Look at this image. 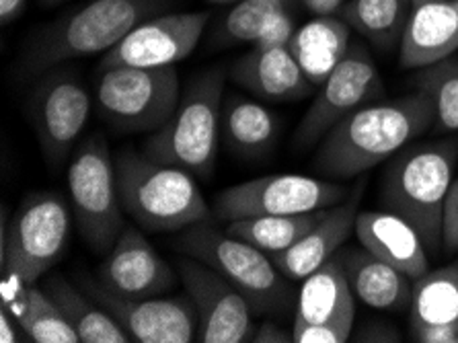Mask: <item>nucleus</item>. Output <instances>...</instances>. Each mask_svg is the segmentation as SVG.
Listing matches in <instances>:
<instances>
[{"mask_svg": "<svg viewBox=\"0 0 458 343\" xmlns=\"http://www.w3.org/2000/svg\"><path fill=\"white\" fill-rule=\"evenodd\" d=\"M360 192H362V187L353 189L342 204L327 208L323 219L307 235H302L293 247L269 255L274 259L276 268L288 279L296 282V279L309 278L312 271L327 263L331 257H335L342 244L356 230Z\"/></svg>", "mask_w": 458, "mask_h": 343, "instance_id": "f3484780", "label": "nucleus"}, {"mask_svg": "<svg viewBox=\"0 0 458 343\" xmlns=\"http://www.w3.org/2000/svg\"><path fill=\"white\" fill-rule=\"evenodd\" d=\"M411 331L458 323V259L413 279Z\"/></svg>", "mask_w": 458, "mask_h": 343, "instance_id": "bb28decb", "label": "nucleus"}, {"mask_svg": "<svg viewBox=\"0 0 458 343\" xmlns=\"http://www.w3.org/2000/svg\"><path fill=\"white\" fill-rule=\"evenodd\" d=\"M177 274L198 311V341L245 343L253 339L255 313L251 304L218 270L196 257L182 255L177 262Z\"/></svg>", "mask_w": 458, "mask_h": 343, "instance_id": "ddd939ff", "label": "nucleus"}, {"mask_svg": "<svg viewBox=\"0 0 458 343\" xmlns=\"http://www.w3.org/2000/svg\"><path fill=\"white\" fill-rule=\"evenodd\" d=\"M294 33H296L294 21H293V17H290L288 9H284L277 13L272 21H269V25L266 27V31H263V35L255 46H259V47L288 46Z\"/></svg>", "mask_w": 458, "mask_h": 343, "instance_id": "72a5a7b5", "label": "nucleus"}, {"mask_svg": "<svg viewBox=\"0 0 458 343\" xmlns=\"http://www.w3.org/2000/svg\"><path fill=\"white\" fill-rule=\"evenodd\" d=\"M458 50V6L454 0L415 4L399 41V64L420 70L446 60Z\"/></svg>", "mask_w": 458, "mask_h": 343, "instance_id": "a211bd4d", "label": "nucleus"}, {"mask_svg": "<svg viewBox=\"0 0 458 343\" xmlns=\"http://www.w3.org/2000/svg\"><path fill=\"white\" fill-rule=\"evenodd\" d=\"M0 341L3 343L27 341L23 329H21L19 321L15 319V314L11 313V309L4 303L0 304Z\"/></svg>", "mask_w": 458, "mask_h": 343, "instance_id": "c9c22d12", "label": "nucleus"}, {"mask_svg": "<svg viewBox=\"0 0 458 343\" xmlns=\"http://www.w3.org/2000/svg\"><path fill=\"white\" fill-rule=\"evenodd\" d=\"M401 335L394 331L393 327H386V325H380V327H374V325H366L362 331L358 333V341H399Z\"/></svg>", "mask_w": 458, "mask_h": 343, "instance_id": "4c0bfd02", "label": "nucleus"}, {"mask_svg": "<svg viewBox=\"0 0 458 343\" xmlns=\"http://www.w3.org/2000/svg\"><path fill=\"white\" fill-rule=\"evenodd\" d=\"M442 251L448 255L458 251V177H454L453 185H450L446 204H444Z\"/></svg>", "mask_w": 458, "mask_h": 343, "instance_id": "473e14b6", "label": "nucleus"}, {"mask_svg": "<svg viewBox=\"0 0 458 343\" xmlns=\"http://www.w3.org/2000/svg\"><path fill=\"white\" fill-rule=\"evenodd\" d=\"M282 3H286V4H288V0H282Z\"/></svg>", "mask_w": 458, "mask_h": 343, "instance_id": "c03bdc74", "label": "nucleus"}, {"mask_svg": "<svg viewBox=\"0 0 458 343\" xmlns=\"http://www.w3.org/2000/svg\"><path fill=\"white\" fill-rule=\"evenodd\" d=\"M95 279L122 296L152 298L175 286V271L147 241L140 227L126 224L114 249L97 268Z\"/></svg>", "mask_w": 458, "mask_h": 343, "instance_id": "dca6fc26", "label": "nucleus"}, {"mask_svg": "<svg viewBox=\"0 0 458 343\" xmlns=\"http://www.w3.org/2000/svg\"><path fill=\"white\" fill-rule=\"evenodd\" d=\"M348 195V189L333 181L282 173L222 189L212 212L222 222L269 214H307L342 204Z\"/></svg>", "mask_w": 458, "mask_h": 343, "instance_id": "9b49d317", "label": "nucleus"}, {"mask_svg": "<svg viewBox=\"0 0 458 343\" xmlns=\"http://www.w3.org/2000/svg\"><path fill=\"white\" fill-rule=\"evenodd\" d=\"M288 9L282 0H241L216 30L220 46L257 44L277 13Z\"/></svg>", "mask_w": 458, "mask_h": 343, "instance_id": "7c9ffc66", "label": "nucleus"}, {"mask_svg": "<svg viewBox=\"0 0 458 343\" xmlns=\"http://www.w3.org/2000/svg\"><path fill=\"white\" fill-rule=\"evenodd\" d=\"M302 4L317 17H331L333 13L342 9L344 0H302Z\"/></svg>", "mask_w": 458, "mask_h": 343, "instance_id": "ea45409f", "label": "nucleus"}, {"mask_svg": "<svg viewBox=\"0 0 458 343\" xmlns=\"http://www.w3.org/2000/svg\"><path fill=\"white\" fill-rule=\"evenodd\" d=\"M50 298L58 304L68 323L79 333L81 343H131L123 329L111 314L82 288H76L64 276L52 274L41 284Z\"/></svg>", "mask_w": 458, "mask_h": 343, "instance_id": "393cba45", "label": "nucleus"}, {"mask_svg": "<svg viewBox=\"0 0 458 343\" xmlns=\"http://www.w3.org/2000/svg\"><path fill=\"white\" fill-rule=\"evenodd\" d=\"M385 97V82L377 62L364 46L352 44L345 58L325 79L310 107L298 124L296 149H310L321 142L323 136L350 116L353 109Z\"/></svg>", "mask_w": 458, "mask_h": 343, "instance_id": "f8f14e48", "label": "nucleus"}, {"mask_svg": "<svg viewBox=\"0 0 458 343\" xmlns=\"http://www.w3.org/2000/svg\"><path fill=\"white\" fill-rule=\"evenodd\" d=\"M418 90L434 101L436 125L444 132H458V58L450 56L432 66L420 68L413 79Z\"/></svg>", "mask_w": 458, "mask_h": 343, "instance_id": "c756f323", "label": "nucleus"}, {"mask_svg": "<svg viewBox=\"0 0 458 343\" xmlns=\"http://www.w3.org/2000/svg\"><path fill=\"white\" fill-rule=\"evenodd\" d=\"M337 323H356V294L352 292L339 255L302 279L294 313V325Z\"/></svg>", "mask_w": 458, "mask_h": 343, "instance_id": "412c9836", "label": "nucleus"}, {"mask_svg": "<svg viewBox=\"0 0 458 343\" xmlns=\"http://www.w3.org/2000/svg\"><path fill=\"white\" fill-rule=\"evenodd\" d=\"M458 140L407 146L394 155L380 184V202L418 230L428 253L442 251L444 204L454 181Z\"/></svg>", "mask_w": 458, "mask_h": 343, "instance_id": "7ed1b4c3", "label": "nucleus"}, {"mask_svg": "<svg viewBox=\"0 0 458 343\" xmlns=\"http://www.w3.org/2000/svg\"><path fill=\"white\" fill-rule=\"evenodd\" d=\"M432 125L434 101L421 90L366 103L333 125L317 144L315 169L333 179L358 177L399 155Z\"/></svg>", "mask_w": 458, "mask_h": 343, "instance_id": "f257e3e1", "label": "nucleus"}, {"mask_svg": "<svg viewBox=\"0 0 458 343\" xmlns=\"http://www.w3.org/2000/svg\"><path fill=\"white\" fill-rule=\"evenodd\" d=\"M413 11V0H350L344 19L380 50L399 46L401 35Z\"/></svg>", "mask_w": 458, "mask_h": 343, "instance_id": "c85d7f7f", "label": "nucleus"}, {"mask_svg": "<svg viewBox=\"0 0 458 343\" xmlns=\"http://www.w3.org/2000/svg\"><path fill=\"white\" fill-rule=\"evenodd\" d=\"M68 0H39L41 6H46V9H52V6H58V4H64Z\"/></svg>", "mask_w": 458, "mask_h": 343, "instance_id": "a19ab883", "label": "nucleus"}, {"mask_svg": "<svg viewBox=\"0 0 458 343\" xmlns=\"http://www.w3.org/2000/svg\"><path fill=\"white\" fill-rule=\"evenodd\" d=\"M352 31L348 21L335 17H317L298 27L288 47L312 85L321 87L345 58L352 46Z\"/></svg>", "mask_w": 458, "mask_h": 343, "instance_id": "5701e85b", "label": "nucleus"}, {"mask_svg": "<svg viewBox=\"0 0 458 343\" xmlns=\"http://www.w3.org/2000/svg\"><path fill=\"white\" fill-rule=\"evenodd\" d=\"M411 335L420 343H458V323L413 329Z\"/></svg>", "mask_w": 458, "mask_h": 343, "instance_id": "f704fd0d", "label": "nucleus"}, {"mask_svg": "<svg viewBox=\"0 0 458 343\" xmlns=\"http://www.w3.org/2000/svg\"><path fill=\"white\" fill-rule=\"evenodd\" d=\"M81 288L93 296L138 343L198 341V311L187 294L175 298H130L107 290L91 278H82Z\"/></svg>", "mask_w": 458, "mask_h": 343, "instance_id": "4468645a", "label": "nucleus"}, {"mask_svg": "<svg viewBox=\"0 0 458 343\" xmlns=\"http://www.w3.org/2000/svg\"><path fill=\"white\" fill-rule=\"evenodd\" d=\"M214 4H226V3H233V0H210Z\"/></svg>", "mask_w": 458, "mask_h": 343, "instance_id": "79ce46f5", "label": "nucleus"}, {"mask_svg": "<svg viewBox=\"0 0 458 343\" xmlns=\"http://www.w3.org/2000/svg\"><path fill=\"white\" fill-rule=\"evenodd\" d=\"M169 0H89L33 33L19 60L21 76H39L68 60L109 52Z\"/></svg>", "mask_w": 458, "mask_h": 343, "instance_id": "f03ea898", "label": "nucleus"}, {"mask_svg": "<svg viewBox=\"0 0 458 343\" xmlns=\"http://www.w3.org/2000/svg\"><path fill=\"white\" fill-rule=\"evenodd\" d=\"M353 233L364 249L394 265L411 279H418L429 270V253L418 230L388 210L358 212Z\"/></svg>", "mask_w": 458, "mask_h": 343, "instance_id": "aec40b11", "label": "nucleus"}, {"mask_svg": "<svg viewBox=\"0 0 458 343\" xmlns=\"http://www.w3.org/2000/svg\"><path fill=\"white\" fill-rule=\"evenodd\" d=\"M339 259L352 292L370 309L401 313L411 304L413 279L394 265L372 255L364 247L345 249Z\"/></svg>", "mask_w": 458, "mask_h": 343, "instance_id": "4be33fe9", "label": "nucleus"}, {"mask_svg": "<svg viewBox=\"0 0 458 343\" xmlns=\"http://www.w3.org/2000/svg\"><path fill=\"white\" fill-rule=\"evenodd\" d=\"M210 21L208 11L166 13L134 27L115 47L103 54L99 68L175 66L196 50Z\"/></svg>", "mask_w": 458, "mask_h": 343, "instance_id": "2eb2a0df", "label": "nucleus"}, {"mask_svg": "<svg viewBox=\"0 0 458 343\" xmlns=\"http://www.w3.org/2000/svg\"><path fill=\"white\" fill-rule=\"evenodd\" d=\"M27 0H0V23L9 25L23 15Z\"/></svg>", "mask_w": 458, "mask_h": 343, "instance_id": "58836bf2", "label": "nucleus"}, {"mask_svg": "<svg viewBox=\"0 0 458 343\" xmlns=\"http://www.w3.org/2000/svg\"><path fill=\"white\" fill-rule=\"evenodd\" d=\"M71 208L60 193L38 192L23 198L6 220L3 208L0 233V271L3 294L36 284L44 278L68 247Z\"/></svg>", "mask_w": 458, "mask_h": 343, "instance_id": "423d86ee", "label": "nucleus"}, {"mask_svg": "<svg viewBox=\"0 0 458 343\" xmlns=\"http://www.w3.org/2000/svg\"><path fill=\"white\" fill-rule=\"evenodd\" d=\"M421 3H428V0H413V6L415 4H421Z\"/></svg>", "mask_w": 458, "mask_h": 343, "instance_id": "37998d69", "label": "nucleus"}, {"mask_svg": "<svg viewBox=\"0 0 458 343\" xmlns=\"http://www.w3.org/2000/svg\"><path fill=\"white\" fill-rule=\"evenodd\" d=\"M182 101V81L175 66H115L97 70L93 105L117 132L152 134L169 122Z\"/></svg>", "mask_w": 458, "mask_h": 343, "instance_id": "6e6552de", "label": "nucleus"}, {"mask_svg": "<svg viewBox=\"0 0 458 343\" xmlns=\"http://www.w3.org/2000/svg\"><path fill=\"white\" fill-rule=\"evenodd\" d=\"M93 109V93L71 66H54L39 74L31 90L30 117L36 128L41 157L58 171L72 157Z\"/></svg>", "mask_w": 458, "mask_h": 343, "instance_id": "9d476101", "label": "nucleus"}, {"mask_svg": "<svg viewBox=\"0 0 458 343\" xmlns=\"http://www.w3.org/2000/svg\"><path fill=\"white\" fill-rule=\"evenodd\" d=\"M353 325H294V343H345L352 338Z\"/></svg>", "mask_w": 458, "mask_h": 343, "instance_id": "2f4dec72", "label": "nucleus"}, {"mask_svg": "<svg viewBox=\"0 0 458 343\" xmlns=\"http://www.w3.org/2000/svg\"><path fill=\"white\" fill-rule=\"evenodd\" d=\"M3 303L15 314L27 341L31 343H81L79 333L68 323L58 304L41 286L30 284L3 294Z\"/></svg>", "mask_w": 458, "mask_h": 343, "instance_id": "a878e982", "label": "nucleus"}, {"mask_svg": "<svg viewBox=\"0 0 458 343\" xmlns=\"http://www.w3.org/2000/svg\"><path fill=\"white\" fill-rule=\"evenodd\" d=\"M327 210H317L307 214H269V216H251V219H239L226 222V233L247 241L253 247L261 249L263 253L274 255L307 235L315 224L323 219Z\"/></svg>", "mask_w": 458, "mask_h": 343, "instance_id": "cd10ccee", "label": "nucleus"}, {"mask_svg": "<svg viewBox=\"0 0 458 343\" xmlns=\"http://www.w3.org/2000/svg\"><path fill=\"white\" fill-rule=\"evenodd\" d=\"M173 247L218 270L247 298L255 314H286L296 303L290 279L276 268L272 257L247 241L222 233L210 220L183 228Z\"/></svg>", "mask_w": 458, "mask_h": 343, "instance_id": "0eeeda50", "label": "nucleus"}, {"mask_svg": "<svg viewBox=\"0 0 458 343\" xmlns=\"http://www.w3.org/2000/svg\"><path fill=\"white\" fill-rule=\"evenodd\" d=\"M454 4H456V6H458V0H454Z\"/></svg>", "mask_w": 458, "mask_h": 343, "instance_id": "a18cd8bd", "label": "nucleus"}, {"mask_svg": "<svg viewBox=\"0 0 458 343\" xmlns=\"http://www.w3.org/2000/svg\"><path fill=\"white\" fill-rule=\"evenodd\" d=\"M231 76L249 93L276 103L304 99L315 87L288 46H253L251 52L242 54L231 66Z\"/></svg>", "mask_w": 458, "mask_h": 343, "instance_id": "6ab92c4d", "label": "nucleus"}, {"mask_svg": "<svg viewBox=\"0 0 458 343\" xmlns=\"http://www.w3.org/2000/svg\"><path fill=\"white\" fill-rule=\"evenodd\" d=\"M277 120L272 111L239 93L222 101L220 138L241 159H261L274 149Z\"/></svg>", "mask_w": 458, "mask_h": 343, "instance_id": "b1692460", "label": "nucleus"}, {"mask_svg": "<svg viewBox=\"0 0 458 343\" xmlns=\"http://www.w3.org/2000/svg\"><path fill=\"white\" fill-rule=\"evenodd\" d=\"M255 343H294L293 333L284 331V329L274 323V321H263V323L255 329L253 339Z\"/></svg>", "mask_w": 458, "mask_h": 343, "instance_id": "e433bc0d", "label": "nucleus"}, {"mask_svg": "<svg viewBox=\"0 0 458 343\" xmlns=\"http://www.w3.org/2000/svg\"><path fill=\"white\" fill-rule=\"evenodd\" d=\"M115 173L123 212L144 233H182L210 220V206L187 171L122 149L115 155Z\"/></svg>", "mask_w": 458, "mask_h": 343, "instance_id": "20e7f679", "label": "nucleus"}, {"mask_svg": "<svg viewBox=\"0 0 458 343\" xmlns=\"http://www.w3.org/2000/svg\"><path fill=\"white\" fill-rule=\"evenodd\" d=\"M68 192L81 236L95 255L106 257L128 222L117 189L115 159L103 136H89L74 149L68 163Z\"/></svg>", "mask_w": 458, "mask_h": 343, "instance_id": "1a4fd4ad", "label": "nucleus"}, {"mask_svg": "<svg viewBox=\"0 0 458 343\" xmlns=\"http://www.w3.org/2000/svg\"><path fill=\"white\" fill-rule=\"evenodd\" d=\"M225 85L222 68H210L191 79L169 122L144 140V155L193 177H210L218 155Z\"/></svg>", "mask_w": 458, "mask_h": 343, "instance_id": "39448f33", "label": "nucleus"}]
</instances>
